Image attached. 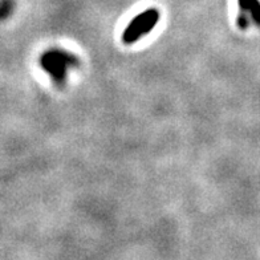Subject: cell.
Returning a JSON list of instances; mask_svg holds the SVG:
<instances>
[{
	"label": "cell",
	"instance_id": "cell-2",
	"mask_svg": "<svg viewBox=\"0 0 260 260\" xmlns=\"http://www.w3.org/2000/svg\"><path fill=\"white\" fill-rule=\"evenodd\" d=\"M158 20H159V12L154 8L141 12L138 16L130 21V24L123 31L122 41L125 44H133L140 40L144 35L150 34Z\"/></svg>",
	"mask_w": 260,
	"mask_h": 260
},
{
	"label": "cell",
	"instance_id": "cell-1",
	"mask_svg": "<svg viewBox=\"0 0 260 260\" xmlns=\"http://www.w3.org/2000/svg\"><path fill=\"white\" fill-rule=\"evenodd\" d=\"M77 58L64 51H49L43 55L40 60L41 67L57 84H64L65 75L69 67L77 64Z\"/></svg>",
	"mask_w": 260,
	"mask_h": 260
},
{
	"label": "cell",
	"instance_id": "cell-3",
	"mask_svg": "<svg viewBox=\"0 0 260 260\" xmlns=\"http://www.w3.org/2000/svg\"><path fill=\"white\" fill-rule=\"evenodd\" d=\"M240 12H250V16L260 25V2L259 0H239Z\"/></svg>",
	"mask_w": 260,
	"mask_h": 260
}]
</instances>
